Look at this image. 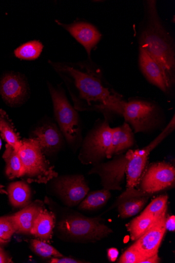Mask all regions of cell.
Wrapping results in <instances>:
<instances>
[{
  "label": "cell",
  "instance_id": "obj_1",
  "mask_svg": "<svg viewBox=\"0 0 175 263\" xmlns=\"http://www.w3.org/2000/svg\"><path fill=\"white\" fill-rule=\"evenodd\" d=\"M66 84L76 110L122 116L125 101L107 81L101 67L91 61L51 63Z\"/></svg>",
  "mask_w": 175,
  "mask_h": 263
},
{
  "label": "cell",
  "instance_id": "obj_2",
  "mask_svg": "<svg viewBox=\"0 0 175 263\" xmlns=\"http://www.w3.org/2000/svg\"><path fill=\"white\" fill-rule=\"evenodd\" d=\"M144 4L145 14L139 36V46L159 64L171 89L175 83L174 43L160 17L157 2L148 0Z\"/></svg>",
  "mask_w": 175,
  "mask_h": 263
},
{
  "label": "cell",
  "instance_id": "obj_3",
  "mask_svg": "<svg viewBox=\"0 0 175 263\" xmlns=\"http://www.w3.org/2000/svg\"><path fill=\"white\" fill-rule=\"evenodd\" d=\"M18 154L23 165V177L28 183L46 184L59 176L55 167L46 159L36 139H23Z\"/></svg>",
  "mask_w": 175,
  "mask_h": 263
},
{
  "label": "cell",
  "instance_id": "obj_4",
  "mask_svg": "<svg viewBox=\"0 0 175 263\" xmlns=\"http://www.w3.org/2000/svg\"><path fill=\"white\" fill-rule=\"evenodd\" d=\"M122 116L135 133H152L165 127L164 112L158 104L151 101L139 98L126 101Z\"/></svg>",
  "mask_w": 175,
  "mask_h": 263
},
{
  "label": "cell",
  "instance_id": "obj_5",
  "mask_svg": "<svg viewBox=\"0 0 175 263\" xmlns=\"http://www.w3.org/2000/svg\"><path fill=\"white\" fill-rule=\"evenodd\" d=\"M175 128L174 115L161 134L151 143L142 149L129 150V160L126 168L127 190L120 197V201L135 197L146 196L135 189L139 184L146 166L148 156Z\"/></svg>",
  "mask_w": 175,
  "mask_h": 263
},
{
  "label": "cell",
  "instance_id": "obj_6",
  "mask_svg": "<svg viewBox=\"0 0 175 263\" xmlns=\"http://www.w3.org/2000/svg\"><path fill=\"white\" fill-rule=\"evenodd\" d=\"M53 104L54 116L59 128L70 146L83 141L82 125L79 115L67 99L65 91L59 87L48 84Z\"/></svg>",
  "mask_w": 175,
  "mask_h": 263
},
{
  "label": "cell",
  "instance_id": "obj_7",
  "mask_svg": "<svg viewBox=\"0 0 175 263\" xmlns=\"http://www.w3.org/2000/svg\"><path fill=\"white\" fill-rule=\"evenodd\" d=\"M109 119L105 116L104 120L98 121L83 140L79 157L83 163H99L106 157L113 128L110 126Z\"/></svg>",
  "mask_w": 175,
  "mask_h": 263
},
{
  "label": "cell",
  "instance_id": "obj_8",
  "mask_svg": "<svg viewBox=\"0 0 175 263\" xmlns=\"http://www.w3.org/2000/svg\"><path fill=\"white\" fill-rule=\"evenodd\" d=\"M58 230L66 236L80 240L98 241L107 236L112 231L98 218L69 217L60 221Z\"/></svg>",
  "mask_w": 175,
  "mask_h": 263
},
{
  "label": "cell",
  "instance_id": "obj_9",
  "mask_svg": "<svg viewBox=\"0 0 175 263\" xmlns=\"http://www.w3.org/2000/svg\"><path fill=\"white\" fill-rule=\"evenodd\" d=\"M175 169L171 164L154 163L149 165L143 175L140 182V191L145 195L153 194L174 185Z\"/></svg>",
  "mask_w": 175,
  "mask_h": 263
},
{
  "label": "cell",
  "instance_id": "obj_10",
  "mask_svg": "<svg viewBox=\"0 0 175 263\" xmlns=\"http://www.w3.org/2000/svg\"><path fill=\"white\" fill-rule=\"evenodd\" d=\"M129 154L116 155L113 160L106 163H98L90 171V174H96L101 177L104 189L111 190L122 189L126 175Z\"/></svg>",
  "mask_w": 175,
  "mask_h": 263
},
{
  "label": "cell",
  "instance_id": "obj_11",
  "mask_svg": "<svg viewBox=\"0 0 175 263\" xmlns=\"http://www.w3.org/2000/svg\"><path fill=\"white\" fill-rule=\"evenodd\" d=\"M55 179V190L69 206L79 204L89 192V187L83 175L64 176Z\"/></svg>",
  "mask_w": 175,
  "mask_h": 263
},
{
  "label": "cell",
  "instance_id": "obj_12",
  "mask_svg": "<svg viewBox=\"0 0 175 263\" xmlns=\"http://www.w3.org/2000/svg\"><path fill=\"white\" fill-rule=\"evenodd\" d=\"M166 212L153 223L131 247L146 258L158 254L166 231Z\"/></svg>",
  "mask_w": 175,
  "mask_h": 263
},
{
  "label": "cell",
  "instance_id": "obj_13",
  "mask_svg": "<svg viewBox=\"0 0 175 263\" xmlns=\"http://www.w3.org/2000/svg\"><path fill=\"white\" fill-rule=\"evenodd\" d=\"M0 94L8 105H21L28 95L27 83L20 75L7 74L0 81Z\"/></svg>",
  "mask_w": 175,
  "mask_h": 263
},
{
  "label": "cell",
  "instance_id": "obj_14",
  "mask_svg": "<svg viewBox=\"0 0 175 263\" xmlns=\"http://www.w3.org/2000/svg\"><path fill=\"white\" fill-rule=\"evenodd\" d=\"M32 137L36 139L43 153L51 155L59 152L64 145V137L57 125L47 123L36 127L32 133Z\"/></svg>",
  "mask_w": 175,
  "mask_h": 263
},
{
  "label": "cell",
  "instance_id": "obj_15",
  "mask_svg": "<svg viewBox=\"0 0 175 263\" xmlns=\"http://www.w3.org/2000/svg\"><path fill=\"white\" fill-rule=\"evenodd\" d=\"M56 22L85 48L90 57L91 51L102 37V34L97 28L87 22H80L65 25L60 21Z\"/></svg>",
  "mask_w": 175,
  "mask_h": 263
},
{
  "label": "cell",
  "instance_id": "obj_16",
  "mask_svg": "<svg viewBox=\"0 0 175 263\" xmlns=\"http://www.w3.org/2000/svg\"><path fill=\"white\" fill-rule=\"evenodd\" d=\"M139 63L142 74L153 85L168 93L171 88L165 78L163 70L157 62L139 46Z\"/></svg>",
  "mask_w": 175,
  "mask_h": 263
},
{
  "label": "cell",
  "instance_id": "obj_17",
  "mask_svg": "<svg viewBox=\"0 0 175 263\" xmlns=\"http://www.w3.org/2000/svg\"><path fill=\"white\" fill-rule=\"evenodd\" d=\"M134 133L130 126L125 122L122 126L112 128L110 145L106 154V158L122 154L132 147L135 143Z\"/></svg>",
  "mask_w": 175,
  "mask_h": 263
},
{
  "label": "cell",
  "instance_id": "obj_18",
  "mask_svg": "<svg viewBox=\"0 0 175 263\" xmlns=\"http://www.w3.org/2000/svg\"><path fill=\"white\" fill-rule=\"evenodd\" d=\"M44 209L43 202L36 201L24 206L21 211L13 215L16 232L24 234H30L36 219Z\"/></svg>",
  "mask_w": 175,
  "mask_h": 263
},
{
  "label": "cell",
  "instance_id": "obj_19",
  "mask_svg": "<svg viewBox=\"0 0 175 263\" xmlns=\"http://www.w3.org/2000/svg\"><path fill=\"white\" fill-rule=\"evenodd\" d=\"M55 226V215L52 212L44 209L36 219L30 234L42 240H49L52 237Z\"/></svg>",
  "mask_w": 175,
  "mask_h": 263
},
{
  "label": "cell",
  "instance_id": "obj_20",
  "mask_svg": "<svg viewBox=\"0 0 175 263\" xmlns=\"http://www.w3.org/2000/svg\"><path fill=\"white\" fill-rule=\"evenodd\" d=\"M7 192L10 203L13 206L24 208L30 204L31 190L26 182L21 181L11 183Z\"/></svg>",
  "mask_w": 175,
  "mask_h": 263
},
{
  "label": "cell",
  "instance_id": "obj_21",
  "mask_svg": "<svg viewBox=\"0 0 175 263\" xmlns=\"http://www.w3.org/2000/svg\"><path fill=\"white\" fill-rule=\"evenodd\" d=\"M0 135L8 144L18 152L22 140L8 114L3 109H0Z\"/></svg>",
  "mask_w": 175,
  "mask_h": 263
},
{
  "label": "cell",
  "instance_id": "obj_22",
  "mask_svg": "<svg viewBox=\"0 0 175 263\" xmlns=\"http://www.w3.org/2000/svg\"><path fill=\"white\" fill-rule=\"evenodd\" d=\"M163 213L158 215V216H153V215L142 213L140 216L135 218L128 223L127 225V227L130 233L131 240L133 241L137 240L139 238L151 227Z\"/></svg>",
  "mask_w": 175,
  "mask_h": 263
},
{
  "label": "cell",
  "instance_id": "obj_23",
  "mask_svg": "<svg viewBox=\"0 0 175 263\" xmlns=\"http://www.w3.org/2000/svg\"><path fill=\"white\" fill-rule=\"evenodd\" d=\"M6 161V174L10 179L23 177L24 175L23 165L19 157L18 152L7 144L3 155Z\"/></svg>",
  "mask_w": 175,
  "mask_h": 263
},
{
  "label": "cell",
  "instance_id": "obj_24",
  "mask_svg": "<svg viewBox=\"0 0 175 263\" xmlns=\"http://www.w3.org/2000/svg\"><path fill=\"white\" fill-rule=\"evenodd\" d=\"M148 199L147 196H142L123 200L118 206L120 217L125 219L135 216L142 210Z\"/></svg>",
  "mask_w": 175,
  "mask_h": 263
},
{
  "label": "cell",
  "instance_id": "obj_25",
  "mask_svg": "<svg viewBox=\"0 0 175 263\" xmlns=\"http://www.w3.org/2000/svg\"><path fill=\"white\" fill-rule=\"evenodd\" d=\"M111 197L109 190L103 189L89 194L82 201L79 208L81 210H92L104 206Z\"/></svg>",
  "mask_w": 175,
  "mask_h": 263
},
{
  "label": "cell",
  "instance_id": "obj_26",
  "mask_svg": "<svg viewBox=\"0 0 175 263\" xmlns=\"http://www.w3.org/2000/svg\"><path fill=\"white\" fill-rule=\"evenodd\" d=\"M43 49V45L38 41H32L21 45L14 51L15 57L20 59L32 61L37 59Z\"/></svg>",
  "mask_w": 175,
  "mask_h": 263
},
{
  "label": "cell",
  "instance_id": "obj_27",
  "mask_svg": "<svg viewBox=\"0 0 175 263\" xmlns=\"http://www.w3.org/2000/svg\"><path fill=\"white\" fill-rule=\"evenodd\" d=\"M31 248L38 256L44 258L60 257L63 254L53 247L45 242L34 239L31 241Z\"/></svg>",
  "mask_w": 175,
  "mask_h": 263
},
{
  "label": "cell",
  "instance_id": "obj_28",
  "mask_svg": "<svg viewBox=\"0 0 175 263\" xmlns=\"http://www.w3.org/2000/svg\"><path fill=\"white\" fill-rule=\"evenodd\" d=\"M168 199L167 195L157 197L147 205L142 213L153 216L161 214L167 210Z\"/></svg>",
  "mask_w": 175,
  "mask_h": 263
},
{
  "label": "cell",
  "instance_id": "obj_29",
  "mask_svg": "<svg viewBox=\"0 0 175 263\" xmlns=\"http://www.w3.org/2000/svg\"><path fill=\"white\" fill-rule=\"evenodd\" d=\"M15 232L16 228L12 216L0 218V238L9 241Z\"/></svg>",
  "mask_w": 175,
  "mask_h": 263
},
{
  "label": "cell",
  "instance_id": "obj_30",
  "mask_svg": "<svg viewBox=\"0 0 175 263\" xmlns=\"http://www.w3.org/2000/svg\"><path fill=\"white\" fill-rule=\"evenodd\" d=\"M146 259L131 246L122 254L119 259V262L143 263Z\"/></svg>",
  "mask_w": 175,
  "mask_h": 263
},
{
  "label": "cell",
  "instance_id": "obj_31",
  "mask_svg": "<svg viewBox=\"0 0 175 263\" xmlns=\"http://www.w3.org/2000/svg\"><path fill=\"white\" fill-rule=\"evenodd\" d=\"M51 263H81L84 262L82 261L75 259L70 257H64V256L60 257H53L49 261Z\"/></svg>",
  "mask_w": 175,
  "mask_h": 263
},
{
  "label": "cell",
  "instance_id": "obj_32",
  "mask_svg": "<svg viewBox=\"0 0 175 263\" xmlns=\"http://www.w3.org/2000/svg\"><path fill=\"white\" fill-rule=\"evenodd\" d=\"M165 226L166 230L174 232L175 230V217L171 216L168 218H166Z\"/></svg>",
  "mask_w": 175,
  "mask_h": 263
},
{
  "label": "cell",
  "instance_id": "obj_33",
  "mask_svg": "<svg viewBox=\"0 0 175 263\" xmlns=\"http://www.w3.org/2000/svg\"><path fill=\"white\" fill-rule=\"evenodd\" d=\"M10 262H13L5 251L2 248H0V263Z\"/></svg>",
  "mask_w": 175,
  "mask_h": 263
},
{
  "label": "cell",
  "instance_id": "obj_34",
  "mask_svg": "<svg viewBox=\"0 0 175 263\" xmlns=\"http://www.w3.org/2000/svg\"><path fill=\"white\" fill-rule=\"evenodd\" d=\"M119 251L115 248H111L108 250V257L110 261H115L118 256Z\"/></svg>",
  "mask_w": 175,
  "mask_h": 263
},
{
  "label": "cell",
  "instance_id": "obj_35",
  "mask_svg": "<svg viewBox=\"0 0 175 263\" xmlns=\"http://www.w3.org/2000/svg\"><path fill=\"white\" fill-rule=\"evenodd\" d=\"M160 261V258L158 256V254L152 256L148 257L145 259L143 263H158Z\"/></svg>",
  "mask_w": 175,
  "mask_h": 263
},
{
  "label": "cell",
  "instance_id": "obj_36",
  "mask_svg": "<svg viewBox=\"0 0 175 263\" xmlns=\"http://www.w3.org/2000/svg\"><path fill=\"white\" fill-rule=\"evenodd\" d=\"M4 187L5 186L3 185L0 184V194L8 195L7 191H6Z\"/></svg>",
  "mask_w": 175,
  "mask_h": 263
},
{
  "label": "cell",
  "instance_id": "obj_37",
  "mask_svg": "<svg viewBox=\"0 0 175 263\" xmlns=\"http://www.w3.org/2000/svg\"><path fill=\"white\" fill-rule=\"evenodd\" d=\"M9 241H6L0 238V248H2L8 243Z\"/></svg>",
  "mask_w": 175,
  "mask_h": 263
},
{
  "label": "cell",
  "instance_id": "obj_38",
  "mask_svg": "<svg viewBox=\"0 0 175 263\" xmlns=\"http://www.w3.org/2000/svg\"><path fill=\"white\" fill-rule=\"evenodd\" d=\"M2 140L1 138H0V149H2Z\"/></svg>",
  "mask_w": 175,
  "mask_h": 263
}]
</instances>
